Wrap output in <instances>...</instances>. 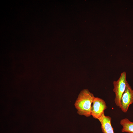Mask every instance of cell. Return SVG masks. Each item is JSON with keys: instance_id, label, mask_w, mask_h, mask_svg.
<instances>
[{"instance_id": "cell-4", "label": "cell", "mask_w": 133, "mask_h": 133, "mask_svg": "<svg viewBox=\"0 0 133 133\" xmlns=\"http://www.w3.org/2000/svg\"><path fill=\"white\" fill-rule=\"evenodd\" d=\"M133 103V90L127 81L125 90L121 98L120 108L123 112L126 113L130 105Z\"/></svg>"}, {"instance_id": "cell-3", "label": "cell", "mask_w": 133, "mask_h": 133, "mask_svg": "<svg viewBox=\"0 0 133 133\" xmlns=\"http://www.w3.org/2000/svg\"><path fill=\"white\" fill-rule=\"evenodd\" d=\"M92 104L91 115L98 119L104 113V111L107 109L106 103L102 99L95 97Z\"/></svg>"}, {"instance_id": "cell-6", "label": "cell", "mask_w": 133, "mask_h": 133, "mask_svg": "<svg viewBox=\"0 0 133 133\" xmlns=\"http://www.w3.org/2000/svg\"><path fill=\"white\" fill-rule=\"evenodd\" d=\"M120 123L123 127L122 132L133 133V122H131L126 118L121 120Z\"/></svg>"}, {"instance_id": "cell-1", "label": "cell", "mask_w": 133, "mask_h": 133, "mask_svg": "<svg viewBox=\"0 0 133 133\" xmlns=\"http://www.w3.org/2000/svg\"><path fill=\"white\" fill-rule=\"evenodd\" d=\"M95 97L87 89L82 90L74 104L79 115L89 117L91 116L92 105Z\"/></svg>"}, {"instance_id": "cell-2", "label": "cell", "mask_w": 133, "mask_h": 133, "mask_svg": "<svg viewBox=\"0 0 133 133\" xmlns=\"http://www.w3.org/2000/svg\"><path fill=\"white\" fill-rule=\"evenodd\" d=\"M127 81L126 80V73L122 72L118 79L113 82V91L115 95L114 101L116 105L120 108L121 98L124 93L126 87Z\"/></svg>"}, {"instance_id": "cell-5", "label": "cell", "mask_w": 133, "mask_h": 133, "mask_svg": "<svg viewBox=\"0 0 133 133\" xmlns=\"http://www.w3.org/2000/svg\"><path fill=\"white\" fill-rule=\"evenodd\" d=\"M98 119L101 124V128L103 133H114L111 124V117L105 116L104 113Z\"/></svg>"}]
</instances>
